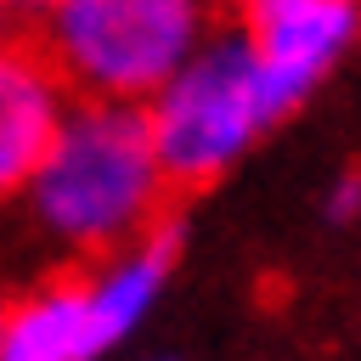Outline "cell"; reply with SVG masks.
Wrapping results in <instances>:
<instances>
[{
  "instance_id": "8992f818",
  "label": "cell",
  "mask_w": 361,
  "mask_h": 361,
  "mask_svg": "<svg viewBox=\"0 0 361 361\" xmlns=\"http://www.w3.org/2000/svg\"><path fill=\"white\" fill-rule=\"evenodd\" d=\"M180 248V220H158L147 237H135L130 254H118L96 282H85V327H90V350L118 344L158 299L169 265Z\"/></svg>"
},
{
  "instance_id": "52a82bcc",
  "label": "cell",
  "mask_w": 361,
  "mask_h": 361,
  "mask_svg": "<svg viewBox=\"0 0 361 361\" xmlns=\"http://www.w3.org/2000/svg\"><path fill=\"white\" fill-rule=\"evenodd\" d=\"M90 327H85V288L51 282L28 293L17 310H6L0 327V361H90Z\"/></svg>"
},
{
  "instance_id": "6da1fadb",
  "label": "cell",
  "mask_w": 361,
  "mask_h": 361,
  "mask_svg": "<svg viewBox=\"0 0 361 361\" xmlns=\"http://www.w3.org/2000/svg\"><path fill=\"white\" fill-rule=\"evenodd\" d=\"M34 214L51 237L73 248H118L147 237L164 214V169L152 158V135L141 107L79 102L68 107L45 164L28 180Z\"/></svg>"
},
{
  "instance_id": "3957f363",
  "label": "cell",
  "mask_w": 361,
  "mask_h": 361,
  "mask_svg": "<svg viewBox=\"0 0 361 361\" xmlns=\"http://www.w3.org/2000/svg\"><path fill=\"white\" fill-rule=\"evenodd\" d=\"M141 118H147L164 186L192 192V186H209L276 113L265 102V79H259V62H254L248 39L243 34H214L141 107Z\"/></svg>"
},
{
  "instance_id": "5b68a950",
  "label": "cell",
  "mask_w": 361,
  "mask_h": 361,
  "mask_svg": "<svg viewBox=\"0 0 361 361\" xmlns=\"http://www.w3.org/2000/svg\"><path fill=\"white\" fill-rule=\"evenodd\" d=\"M62 118H68V85L56 79L34 34L6 39L0 45V197L28 192Z\"/></svg>"
},
{
  "instance_id": "ba28073f",
  "label": "cell",
  "mask_w": 361,
  "mask_h": 361,
  "mask_svg": "<svg viewBox=\"0 0 361 361\" xmlns=\"http://www.w3.org/2000/svg\"><path fill=\"white\" fill-rule=\"evenodd\" d=\"M355 209H361V175H344V180L333 186V197H327V214H333V220H350Z\"/></svg>"
},
{
  "instance_id": "277c9868",
  "label": "cell",
  "mask_w": 361,
  "mask_h": 361,
  "mask_svg": "<svg viewBox=\"0 0 361 361\" xmlns=\"http://www.w3.org/2000/svg\"><path fill=\"white\" fill-rule=\"evenodd\" d=\"M237 34L248 39L265 79V102L282 118L350 51V39L361 34V11L350 0H254Z\"/></svg>"
},
{
  "instance_id": "7a4b0ae2",
  "label": "cell",
  "mask_w": 361,
  "mask_h": 361,
  "mask_svg": "<svg viewBox=\"0 0 361 361\" xmlns=\"http://www.w3.org/2000/svg\"><path fill=\"white\" fill-rule=\"evenodd\" d=\"M45 62L85 102H152L203 45V11L186 0H62L34 34Z\"/></svg>"
},
{
  "instance_id": "30bf717a",
  "label": "cell",
  "mask_w": 361,
  "mask_h": 361,
  "mask_svg": "<svg viewBox=\"0 0 361 361\" xmlns=\"http://www.w3.org/2000/svg\"><path fill=\"white\" fill-rule=\"evenodd\" d=\"M0 327H6V310H0Z\"/></svg>"
},
{
  "instance_id": "9c48e42d",
  "label": "cell",
  "mask_w": 361,
  "mask_h": 361,
  "mask_svg": "<svg viewBox=\"0 0 361 361\" xmlns=\"http://www.w3.org/2000/svg\"><path fill=\"white\" fill-rule=\"evenodd\" d=\"M0 45H6V11H0Z\"/></svg>"
}]
</instances>
